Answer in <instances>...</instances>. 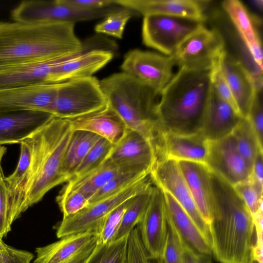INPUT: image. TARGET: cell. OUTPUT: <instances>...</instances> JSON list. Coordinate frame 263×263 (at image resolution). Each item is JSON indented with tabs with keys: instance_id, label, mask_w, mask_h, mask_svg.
Instances as JSON below:
<instances>
[{
	"instance_id": "obj_1",
	"label": "cell",
	"mask_w": 263,
	"mask_h": 263,
	"mask_svg": "<svg viewBox=\"0 0 263 263\" xmlns=\"http://www.w3.org/2000/svg\"><path fill=\"white\" fill-rule=\"evenodd\" d=\"M212 253L221 263H250L254 218L233 185L211 171Z\"/></svg>"
},
{
	"instance_id": "obj_2",
	"label": "cell",
	"mask_w": 263,
	"mask_h": 263,
	"mask_svg": "<svg viewBox=\"0 0 263 263\" xmlns=\"http://www.w3.org/2000/svg\"><path fill=\"white\" fill-rule=\"evenodd\" d=\"M73 130L68 119L54 116L30 136L31 161L9 210L12 221L42 200L51 189L66 182L61 167Z\"/></svg>"
},
{
	"instance_id": "obj_3",
	"label": "cell",
	"mask_w": 263,
	"mask_h": 263,
	"mask_svg": "<svg viewBox=\"0 0 263 263\" xmlns=\"http://www.w3.org/2000/svg\"><path fill=\"white\" fill-rule=\"evenodd\" d=\"M75 23L0 22V68L49 60L82 50Z\"/></svg>"
},
{
	"instance_id": "obj_4",
	"label": "cell",
	"mask_w": 263,
	"mask_h": 263,
	"mask_svg": "<svg viewBox=\"0 0 263 263\" xmlns=\"http://www.w3.org/2000/svg\"><path fill=\"white\" fill-rule=\"evenodd\" d=\"M212 68H178L159 95L157 115L163 132L200 133L212 88Z\"/></svg>"
},
{
	"instance_id": "obj_5",
	"label": "cell",
	"mask_w": 263,
	"mask_h": 263,
	"mask_svg": "<svg viewBox=\"0 0 263 263\" xmlns=\"http://www.w3.org/2000/svg\"><path fill=\"white\" fill-rule=\"evenodd\" d=\"M109 106L126 127L140 134L152 144L162 135L157 115L159 94L122 71L100 81Z\"/></svg>"
},
{
	"instance_id": "obj_6",
	"label": "cell",
	"mask_w": 263,
	"mask_h": 263,
	"mask_svg": "<svg viewBox=\"0 0 263 263\" xmlns=\"http://www.w3.org/2000/svg\"><path fill=\"white\" fill-rule=\"evenodd\" d=\"M107 105L100 81L91 76L59 83L50 112L68 119L98 111Z\"/></svg>"
},
{
	"instance_id": "obj_7",
	"label": "cell",
	"mask_w": 263,
	"mask_h": 263,
	"mask_svg": "<svg viewBox=\"0 0 263 263\" xmlns=\"http://www.w3.org/2000/svg\"><path fill=\"white\" fill-rule=\"evenodd\" d=\"M115 3L100 9L86 10L66 5L61 0H30L22 2L12 11L13 21L41 23L51 22L91 21L105 17L122 7Z\"/></svg>"
},
{
	"instance_id": "obj_8",
	"label": "cell",
	"mask_w": 263,
	"mask_h": 263,
	"mask_svg": "<svg viewBox=\"0 0 263 263\" xmlns=\"http://www.w3.org/2000/svg\"><path fill=\"white\" fill-rule=\"evenodd\" d=\"M150 174L116 193L89 204L78 213L65 217L59 224V238L87 231L97 233L107 215L116 207L153 184Z\"/></svg>"
},
{
	"instance_id": "obj_9",
	"label": "cell",
	"mask_w": 263,
	"mask_h": 263,
	"mask_svg": "<svg viewBox=\"0 0 263 263\" xmlns=\"http://www.w3.org/2000/svg\"><path fill=\"white\" fill-rule=\"evenodd\" d=\"M203 22L186 17L149 15L143 17L142 38L143 44L163 54L172 55L179 45Z\"/></svg>"
},
{
	"instance_id": "obj_10",
	"label": "cell",
	"mask_w": 263,
	"mask_h": 263,
	"mask_svg": "<svg viewBox=\"0 0 263 263\" xmlns=\"http://www.w3.org/2000/svg\"><path fill=\"white\" fill-rule=\"evenodd\" d=\"M150 175L153 183L170 194L182 207L211 246L210 226L194 201L177 161L167 158L156 160Z\"/></svg>"
},
{
	"instance_id": "obj_11",
	"label": "cell",
	"mask_w": 263,
	"mask_h": 263,
	"mask_svg": "<svg viewBox=\"0 0 263 263\" xmlns=\"http://www.w3.org/2000/svg\"><path fill=\"white\" fill-rule=\"evenodd\" d=\"M225 50L221 33L203 25L179 45L172 56L178 68H209Z\"/></svg>"
},
{
	"instance_id": "obj_12",
	"label": "cell",
	"mask_w": 263,
	"mask_h": 263,
	"mask_svg": "<svg viewBox=\"0 0 263 263\" xmlns=\"http://www.w3.org/2000/svg\"><path fill=\"white\" fill-rule=\"evenodd\" d=\"M175 66L172 55L133 49L125 54L121 68L160 95L173 77Z\"/></svg>"
},
{
	"instance_id": "obj_13",
	"label": "cell",
	"mask_w": 263,
	"mask_h": 263,
	"mask_svg": "<svg viewBox=\"0 0 263 263\" xmlns=\"http://www.w3.org/2000/svg\"><path fill=\"white\" fill-rule=\"evenodd\" d=\"M112 42L99 36L86 49L53 68L50 82L61 83L93 74L107 64L114 57Z\"/></svg>"
},
{
	"instance_id": "obj_14",
	"label": "cell",
	"mask_w": 263,
	"mask_h": 263,
	"mask_svg": "<svg viewBox=\"0 0 263 263\" xmlns=\"http://www.w3.org/2000/svg\"><path fill=\"white\" fill-rule=\"evenodd\" d=\"M205 164L233 186L248 180L252 168L239 153L232 134L221 139L209 141Z\"/></svg>"
},
{
	"instance_id": "obj_15",
	"label": "cell",
	"mask_w": 263,
	"mask_h": 263,
	"mask_svg": "<svg viewBox=\"0 0 263 263\" xmlns=\"http://www.w3.org/2000/svg\"><path fill=\"white\" fill-rule=\"evenodd\" d=\"M137 229L149 255L161 257L167 232V218L163 190L154 184L146 209Z\"/></svg>"
},
{
	"instance_id": "obj_16",
	"label": "cell",
	"mask_w": 263,
	"mask_h": 263,
	"mask_svg": "<svg viewBox=\"0 0 263 263\" xmlns=\"http://www.w3.org/2000/svg\"><path fill=\"white\" fill-rule=\"evenodd\" d=\"M108 158L120 171L151 173L156 156L150 141L127 128L121 138L113 145Z\"/></svg>"
},
{
	"instance_id": "obj_17",
	"label": "cell",
	"mask_w": 263,
	"mask_h": 263,
	"mask_svg": "<svg viewBox=\"0 0 263 263\" xmlns=\"http://www.w3.org/2000/svg\"><path fill=\"white\" fill-rule=\"evenodd\" d=\"M97 233L87 231L67 236L37 248L33 263H84L97 245Z\"/></svg>"
},
{
	"instance_id": "obj_18",
	"label": "cell",
	"mask_w": 263,
	"mask_h": 263,
	"mask_svg": "<svg viewBox=\"0 0 263 263\" xmlns=\"http://www.w3.org/2000/svg\"><path fill=\"white\" fill-rule=\"evenodd\" d=\"M59 84H45L0 89V113L28 110H42L50 113Z\"/></svg>"
},
{
	"instance_id": "obj_19",
	"label": "cell",
	"mask_w": 263,
	"mask_h": 263,
	"mask_svg": "<svg viewBox=\"0 0 263 263\" xmlns=\"http://www.w3.org/2000/svg\"><path fill=\"white\" fill-rule=\"evenodd\" d=\"M220 65L240 114L247 118L256 92L260 89L242 62L226 50L220 58Z\"/></svg>"
},
{
	"instance_id": "obj_20",
	"label": "cell",
	"mask_w": 263,
	"mask_h": 263,
	"mask_svg": "<svg viewBox=\"0 0 263 263\" xmlns=\"http://www.w3.org/2000/svg\"><path fill=\"white\" fill-rule=\"evenodd\" d=\"M53 117L49 112L36 110L0 113V146L21 143Z\"/></svg>"
},
{
	"instance_id": "obj_21",
	"label": "cell",
	"mask_w": 263,
	"mask_h": 263,
	"mask_svg": "<svg viewBox=\"0 0 263 263\" xmlns=\"http://www.w3.org/2000/svg\"><path fill=\"white\" fill-rule=\"evenodd\" d=\"M242 118L212 86L200 133L209 141L221 139L231 135Z\"/></svg>"
},
{
	"instance_id": "obj_22",
	"label": "cell",
	"mask_w": 263,
	"mask_h": 263,
	"mask_svg": "<svg viewBox=\"0 0 263 263\" xmlns=\"http://www.w3.org/2000/svg\"><path fill=\"white\" fill-rule=\"evenodd\" d=\"M123 7L143 16L158 14L180 16L201 22L205 20L204 10L208 1L194 0H115Z\"/></svg>"
},
{
	"instance_id": "obj_23",
	"label": "cell",
	"mask_w": 263,
	"mask_h": 263,
	"mask_svg": "<svg viewBox=\"0 0 263 263\" xmlns=\"http://www.w3.org/2000/svg\"><path fill=\"white\" fill-rule=\"evenodd\" d=\"M61 57L0 68V89L51 84L53 68Z\"/></svg>"
},
{
	"instance_id": "obj_24",
	"label": "cell",
	"mask_w": 263,
	"mask_h": 263,
	"mask_svg": "<svg viewBox=\"0 0 263 263\" xmlns=\"http://www.w3.org/2000/svg\"><path fill=\"white\" fill-rule=\"evenodd\" d=\"M177 162L198 210L210 226L212 213L211 170L203 163L185 160Z\"/></svg>"
},
{
	"instance_id": "obj_25",
	"label": "cell",
	"mask_w": 263,
	"mask_h": 263,
	"mask_svg": "<svg viewBox=\"0 0 263 263\" xmlns=\"http://www.w3.org/2000/svg\"><path fill=\"white\" fill-rule=\"evenodd\" d=\"M208 151L209 141L200 133L184 135L163 132L162 155L160 159L167 158L205 164Z\"/></svg>"
},
{
	"instance_id": "obj_26",
	"label": "cell",
	"mask_w": 263,
	"mask_h": 263,
	"mask_svg": "<svg viewBox=\"0 0 263 263\" xmlns=\"http://www.w3.org/2000/svg\"><path fill=\"white\" fill-rule=\"evenodd\" d=\"M68 120L73 130L94 133L113 145L121 138L127 128L121 118L108 104L98 111Z\"/></svg>"
},
{
	"instance_id": "obj_27",
	"label": "cell",
	"mask_w": 263,
	"mask_h": 263,
	"mask_svg": "<svg viewBox=\"0 0 263 263\" xmlns=\"http://www.w3.org/2000/svg\"><path fill=\"white\" fill-rule=\"evenodd\" d=\"M167 220L183 242L195 251L212 254L211 246L185 211L168 192L163 191Z\"/></svg>"
},
{
	"instance_id": "obj_28",
	"label": "cell",
	"mask_w": 263,
	"mask_h": 263,
	"mask_svg": "<svg viewBox=\"0 0 263 263\" xmlns=\"http://www.w3.org/2000/svg\"><path fill=\"white\" fill-rule=\"evenodd\" d=\"M100 138L89 132L73 130L66 148L61 167V173L66 182L72 177L85 156Z\"/></svg>"
},
{
	"instance_id": "obj_29",
	"label": "cell",
	"mask_w": 263,
	"mask_h": 263,
	"mask_svg": "<svg viewBox=\"0 0 263 263\" xmlns=\"http://www.w3.org/2000/svg\"><path fill=\"white\" fill-rule=\"evenodd\" d=\"M120 172L108 158L99 167L82 177L67 181L63 190L81 192L88 200L106 183Z\"/></svg>"
},
{
	"instance_id": "obj_30",
	"label": "cell",
	"mask_w": 263,
	"mask_h": 263,
	"mask_svg": "<svg viewBox=\"0 0 263 263\" xmlns=\"http://www.w3.org/2000/svg\"><path fill=\"white\" fill-rule=\"evenodd\" d=\"M222 7L230 17L246 48L261 41L251 15L240 1L226 0L222 2Z\"/></svg>"
},
{
	"instance_id": "obj_31",
	"label": "cell",
	"mask_w": 263,
	"mask_h": 263,
	"mask_svg": "<svg viewBox=\"0 0 263 263\" xmlns=\"http://www.w3.org/2000/svg\"><path fill=\"white\" fill-rule=\"evenodd\" d=\"M153 186L151 185L129 199L114 241L128 235L140 221L150 200Z\"/></svg>"
},
{
	"instance_id": "obj_32",
	"label": "cell",
	"mask_w": 263,
	"mask_h": 263,
	"mask_svg": "<svg viewBox=\"0 0 263 263\" xmlns=\"http://www.w3.org/2000/svg\"><path fill=\"white\" fill-rule=\"evenodd\" d=\"M238 149L252 166L259 152L263 151L262 143L247 118H242L232 133Z\"/></svg>"
},
{
	"instance_id": "obj_33",
	"label": "cell",
	"mask_w": 263,
	"mask_h": 263,
	"mask_svg": "<svg viewBox=\"0 0 263 263\" xmlns=\"http://www.w3.org/2000/svg\"><path fill=\"white\" fill-rule=\"evenodd\" d=\"M128 236L110 243L97 244L84 263H127Z\"/></svg>"
},
{
	"instance_id": "obj_34",
	"label": "cell",
	"mask_w": 263,
	"mask_h": 263,
	"mask_svg": "<svg viewBox=\"0 0 263 263\" xmlns=\"http://www.w3.org/2000/svg\"><path fill=\"white\" fill-rule=\"evenodd\" d=\"M112 146L109 141L101 137L85 156L70 179L82 177L99 167L107 159Z\"/></svg>"
},
{
	"instance_id": "obj_35",
	"label": "cell",
	"mask_w": 263,
	"mask_h": 263,
	"mask_svg": "<svg viewBox=\"0 0 263 263\" xmlns=\"http://www.w3.org/2000/svg\"><path fill=\"white\" fill-rule=\"evenodd\" d=\"M149 174L150 173L136 171H120L89 199V204L106 198L119 192Z\"/></svg>"
},
{
	"instance_id": "obj_36",
	"label": "cell",
	"mask_w": 263,
	"mask_h": 263,
	"mask_svg": "<svg viewBox=\"0 0 263 263\" xmlns=\"http://www.w3.org/2000/svg\"><path fill=\"white\" fill-rule=\"evenodd\" d=\"M140 15L134 10L122 7L119 10L112 13L95 27L96 32L121 39L127 22L134 16Z\"/></svg>"
},
{
	"instance_id": "obj_37",
	"label": "cell",
	"mask_w": 263,
	"mask_h": 263,
	"mask_svg": "<svg viewBox=\"0 0 263 263\" xmlns=\"http://www.w3.org/2000/svg\"><path fill=\"white\" fill-rule=\"evenodd\" d=\"M253 217L262 214V187L250 178L234 185Z\"/></svg>"
},
{
	"instance_id": "obj_38",
	"label": "cell",
	"mask_w": 263,
	"mask_h": 263,
	"mask_svg": "<svg viewBox=\"0 0 263 263\" xmlns=\"http://www.w3.org/2000/svg\"><path fill=\"white\" fill-rule=\"evenodd\" d=\"M129 199L114 209L105 217L97 233V244L108 243L114 241Z\"/></svg>"
},
{
	"instance_id": "obj_39",
	"label": "cell",
	"mask_w": 263,
	"mask_h": 263,
	"mask_svg": "<svg viewBox=\"0 0 263 263\" xmlns=\"http://www.w3.org/2000/svg\"><path fill=\"white\" fill-rule=\"evenodd\" d=\"M161 257L164 263H184L183 241L168 220L166 239Z\"/></svg>"
},
{
	"instance_id": "obj_40",
	"label": "cell",
	"mask_w": 263,
	"mask_h": 263,
	"mask_svg": "<svg viewBox=\"0 0 263 263\" xmlns=\"http://www.w3.org/2000/svg\"><path fill=\"white\" fill-rule=\"evenodd\" d=\"M127 263H164L162 257L154 258L149 255L142 242L137 227L129 234Z\"/></svg>"
},
{
	"instance_id": "obj_41",
	"label": "cell",
	"mask_w": 263,
	"mask_h": 263,
	"mask_svg": "<svg viewBox=\"0 0 263 263\" xmlns=\"http://www.w3.org/2000/svg\"><path fill=\"white\" fill-rule=\"evenodd\" d=\"M63 217L73 215L89 204L88 199L81 192L73 190L61 191L57 197Z\"/></svg>"
},
{
	"instance_id": "obj_42",
	"label": "cell",
	"mask_w": 263,
	"mask_h": 263,
	"mask_svg": "<svg viewBox=\"0 0 263 263\" xmlns=\"http://www.w3.org/2000/svg\"><path fill=\"white\" fill-rule=\"evenodd\" d=\"M211 78L212 86L218 95L239 113L230 87L222 71L220 58L212 66Z\"/></svg>"
},
{
	"instance_id": "obj_43",
	"label": "cell",
	"mask_w": 263,
	"mask_h": 263,
	"mask_svg": "<svg viewBox=\"0 0 263 263\" xmlns=\"http://www.w3.org/2000/svg\"><path fill=\"white\" fill-rule=\"evenodd\" d=\"M262 89L257 90L247 118L253 127L261 143H262L263 134Z\"/></svg>"
},
{
	"instance_id": "obj_44",
	"label": "cell",
	"mask_w": 263,
	"mask_h": 263,
	"mask_svg": "<svg viewBox=\"0 0 263 263\" xmlns=\"http://www.w3.org/2000/svg\"><path fill=\"white\" fill-rule=\"evenodd\" d=\"M3 170H0V239L6 236L11 230L8 218L7 190Z\"/></svg>"
},
{
	"instance_id": "obj_45",
	"label": "cell",
	"mask_w": 263,
	"mask_h": 263,
	"mask_svg": "<svg viewBox=\"0 0 263 263\" xmlns=\"http://www.w3.org/2000/svg\"><path fill=\"white\" fill-rule=\"evenodd\" d=\"M33 258L31 253L9 246L5 250H0V263H30Z\"/></svg>"
},
{
	"instance_id": "obj_46",
	"label": "cell",
	"mask_w": 263,
	"mask_h": 263,
	"mask_svg": "<svg viewBox=\"0 0 263 263\" xmlns=\"http://www.w3.org/2000/svg\"><path fill=\"white\" fill-rule=\"evenodd\" d=\"M61 1L65 4L86 10L100 9L115 3L114 0H61Z\"/></svg>"
},
{
	"instance_id": "obj_47",
	"label": "cell",
	"mask_w": 263,
	"mask_h": 263,
	"mask_svg": "<svg viewBox=\"0 0 263 263\" xmlns=\"http://www.w3.org/2000/svg\"><path fill=\"white\" fill-rule=\"evenodd\" d=\"M183 243L184 263H212L209 255L198 253L190 248L183 241Z\"/></svg>"
},
{
	"instance_id": "obj_48",
	"label": "cell",
	"mask_w": 263,
	"mask_h": 263,
	"mask_svg": "<svg viewBox=\"0 0 263 263\" xmlns=\"http://www.w3.org/2000/svg\"><path fill=\"white\" fill-rule=\"evenodd\" d=\"M250 179L255 183L263 185V152L260 151L253 162Z\"/></svg>"
},
{
	"instance_id": "obj_49",
	"label": "cell",
	"mask_w": 263,
	"mask_h": 263,
	"mask_svg": "<svg viewBox=\"0 0 263 263\" xmlns=\"http://www.w3.org/2000/svg\"><path fill=\"white\" fill-rule=\"evenodd\" d=\"M7 151V148L5 146L1 145L0 146V170L2 168L1 166V161L3 159V156L5 155V153Z\"/></svg>"
},
{
	"instance_id": "obj_50",
	"label": "cell",
	"mask_w": 263,
	"mask_h": 263,
	"mask_svg": "<svg viewBox=\"0 0 263 263\" xmlns=\"http://www.w3.org/2000/svg\"><path fill=\"white\" fill-rule=\"evenodd\" d=\"M8 246L6 245L3 241L2 239H0V250L6 249Z\"/></svg>"
}]
</instances>
